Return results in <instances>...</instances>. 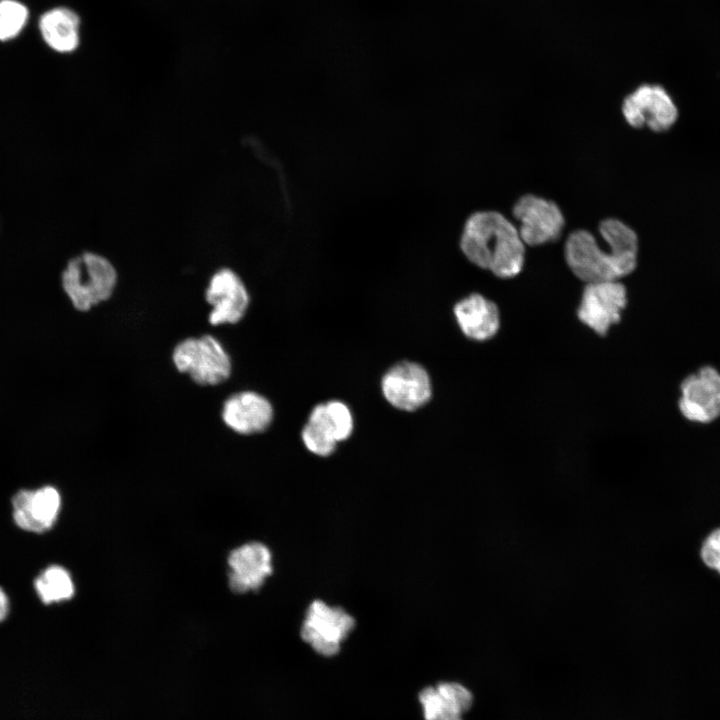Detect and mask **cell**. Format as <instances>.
I'll return each mask as SVG.
<instances>
[{"label":"cell","mask_w":720,"mask_h":720,"mask_svg":"<svg viewBox=\"0 0 720 720\" xmlns=\"http://www.w3.org/2000/svg\"><path fill=\"white\" fill-rule=\"evenodd\" d=\"M29 18L28 8L17 0H0V41L17 37Z\"/></svg>","instance_id":"d6986e66"},{"label":"cell","mask_w":720,"mask_h":720,"mask_svg":"<svg viewBox=\"0 0 720 720\" xmlns=\"http://www.w3.org/2000/svg\"><path fill=\"white\" fill-rule=\"evenodd\" d=\"M599 232L609 246L607 251L590 232L577 230L565 242L566 262L574 275L586 283L619 281L637 267L638 236L616 218L603 220Z\"/></svg>","instance_id":"6da1fadb"},{"label":"cell","mask_w":720,"mask_h":720,"mask_svg":"<svg viewBox=\"0 0 720 720\" xmlns=\"http://www.w3.org/2000/svg\"><path fill=\"white\" fill-rule=\"evenodd\" d=\"M627 305V291L620 281L587 283L577 310L581 322L604 336L618 323Z\"/></svg>","instance_id":"9c48e42d"},{"label":"cell","mask_w":720,"mask_h":720,"mask_svg":"<svg viewBox=\"0 0 720 720\" xmlns=\"http://www.w3.org/2000/svg\"><path fill=\"white\" fill-rule=\"evenodd\" d=\"M9 612V600L5 591L0 587V623L4 621Z\"/></svg>","instance_id":"603a6c76"},{"label":"cell","mask_w":720,"mask_h":720,"mask_svg":"<svg viewBox=\"0 0 720 720\" xmlns=\"http://www.w3.org/2000/svg\"><path fill=\"white\" fill-rule=\"evenodd\" d=\"M172 362L180 373L202 386L225 382L232 372L231 357L222 343L212 335L188 337L176 344Z\"/></svg>","instance_id":"277c9868"},{"label":"cell","mask_w":720,"mask_h":720,"mask_svg":"<svg viewBox=\"0 0 720 720\" xmlns=\"http://www.w3.org/2000/svg\"><path fill=\"white\" fill-rule=\"evenodd\" d=\"M205 299L211 306L208 320L213 326L238 323L246 314L250 302L244 282L229 268H221L212 275Z\"/></svg>","instance_id":"30bf717a"},{"label":"cell","mask_w":720,"mask_h":720,"mask_svg":"<svg viewBox=\"0 0 720 720\" xmlns=\"http://www.w3.org/2000/svg\"><path fill=\"white\" fill-rule=\"evenodd\" d=\"M117 270L104 256L83 252L71 258L62 272V287L78 311L107 301L117 284Z\"/></svg>","instance_id":"3957f363"},{"label":"cell","mask_w":720,"mask_h":720,"mask_svg":"<svg viewBox=\"0 0 720 720\" xmlns=\"http://www.w3.org/2000/svg\"><path fill=\"white\" fill-rule=\"evenodd\" d=\"M512 213L520 223L518 231L523 243L529 246L558 240L565 225L556 203L533 194L522 196L514 204Z\"/></svg>","instance_id":"ba28073f"},{"label":"cell","mask_w":720,"mask_h":720,"mask_svg":"<svg viewBox=\"0 0 720 720\" xmlns=\"http://www.w3.org/2000/svg\"><path fill=\"white\" fill-rule=\"evenodd\" d=\"M681 416L693 424L706 425L720 418V371L703 365L679 385L677 401Z\"/></svg>","instance_id":"8992f818"},{"label":"cell","mask_w":720,"mask_h":720,"mask_svg":"<svg viewBox=\"0 0 720 720\" xmlns=\"http://www.w3.org/2000/svg\"><path fill=\"white\" fill-rule=\"evenodd\" d=\"M622 114L631 127L646 126L658 133L672 128L679 117L678 107L668 91L651 83L641 84L624 98Z\"/></svg>","instance_id":"52a82bcc"},{"label":"cell","mask_w":720,"mask_h":720,"mask_svg":"<svg viewBox=\"0 0 720 720\" xmlns=\"http://www.w3.org/2000/svg\"><path fill=\"white\" fill-rule=\"evenodd\" d=\"M39 30L45 44L60 54L78 49L81 41V18L69 7L59 6L44 12L39 20Z\"/></svg>","instance_id":"e0dca14e"},{"label":"cell","mask_w":720,"mask_h":720,"mask_svg":"<svg viewBox=\"0 0 720 720\" xmlns=\"http://www.w3.org/2000/svg\"><path fill=\"white\" fill-rule=\"evenodd\" d=\"M61 507V496L53 486L19 490L12 498L15 524L28 532L43 533L55 524Z\"/></svg>","instance_id":"7c38bea8"},{"label":"cell","mask_w":720,"mask_h":720,"mask_svg":"<svg viewBox=\"0 0 720 720\" xmlns=\"http://www.w3.org/2000/svg\"><path fill=\"white\" fill-rule=\"evenodd\" d=\"M425 720H463L472 706V693L456 682H441L419 693Z\"/></svg>","instance_id":"9a60e30c"},{"label":"cell","mask_w":720,"mask_h":720,"mask_svg":"<svg viewBox=\"0 0 720 720\" xmlns=\"http://www.w3.org/2000/svg\"><path fill=\"white\" fill-rule=\"evenodd\" d=\"M34 588L46 605L69 600L75 592L70 573L59 565L44 569L35 579Z\"/></svg>","instance_id":"ac0fdd59"},{"label":"cell","mask_w":720,"mask_h":720,"mask_svg":"<svg viewBox=\"0 0 720 720\" xmlns=\"http://www.w3.org/2000/svg\"><path fill=\"white\" fill-rule=\"evenodd\" d=\"M221 418L232 431L241 435L264 432L273 420L269 400L254 391L231 394L223 403Z\"/></svg>","instance_id":"5bb4252c"},{"label":"cell","mask_w":720,"mask_h":720,"mask_svg":"<svg viewBox=\"0 0 720 720\" xmlns=\"http://www.w3.org/2000/svg\"><path fill=\"white\" fill-rule=\"evenodd\" d=\"M228 583L235 593L256 591L272 574V554L260 542H249L231 551L228 557Z\"/></svg>","instance_id":"4fadbf2b"},{"label":"cell","mask_w":720,"mask_h":720,"mask_svg":"<svg viewBox=\"0 0 720 720\" xmlns=\"http://www.w3.org/2000/svg\"><path fill=\"white\" fill-rule=\"evenodd\" d=\"M454 315L464 335L475 341L492 338L500 327L498 307L480 294H471L456 303Z\"/></svg>","instance_id":"2e32d148"},{"label":"cell","mask_w":720,"mask_h":720,"mask_svg":"<svg viewBox=\"0 0 720 720\" xmlns=\"http://www.w3.org/2000/svg\"><path fill=\"white\" fill-rule=\"evenodd\" d=\"M322 407L337 442L348 439L353 431V417L348 406L341 401L332 400L322 404Z\"/></svg>","instance_id":"ffe728a7"},{"label":"cell","mask_w":720,"mask_h":720,"mask_svg":"<svg viewBox=\"0 0 720 720\" xmlns=\"http://www.w3.org/2000/svg\"><path fill=\"white\" fill-rule=\"evenodd\" d=\"M385 399L395 408L414 411L431 398L432 385L426 369L414 362L404 361L390 368L382 378Z\"/></svg>","instance_id":"8fae6325"},{"label":"cell","mask_w":720,"mask_h":720,"mask_svg":"<svg viewBox=\"0 0 720 720\" xmlns=\"http://www.w3.org/2000/svg\"><path fill=\"white\" fill-rule=\"evenodd\" d=\"M700 556L703 563L720 574V528L713 530L704 540Z\"/></svg>","instance_id":"7402d4cb"},{"label":"cell","mask_w":720,"mask_h":720,"mask_svg":"<svg viewBox=\"0 0 720 720\" xmlns=\"http://www.w3.org/2000/svg\"><path fill=\"white\" fill-rule=\"evenodd\" d=\"M460 248L472 264L500 278L515 277L524 265L525 244L519 231L497 211L470 215L464 224Z\"/></svg>","instance_id":"7a4b0ae2"},{"label":"cell","mask_w":720,"mask_h":720,"mask_svg":"<svg viewBox=\"0 0 720 720\" xmlns=\"http://www.w3.org/2000/svg\"><path fill=\"white\" fill-rule=\"evenodd\" d=\"M355 619L342 607L314 600L308 606L300 636L322 656H335L355 627Z\"/></svg>","instance_id":"5b68a950"},{"label":"cell","mask_w":720,"mask_h":720,"mask_svg":"<svg viewBox=\"0 0 720 720\" xmlns=\"http://www.w3.org/2000/svg\"><path fill=\"white\" fill-rule=\"evenodd\" d=\"M301 437L305 447L318 456L326 457L331 455L337 446L334 439L317 424L309 420L301 432Z\"/></svg>","instance_id":"44dd1931"}]
</instances>
